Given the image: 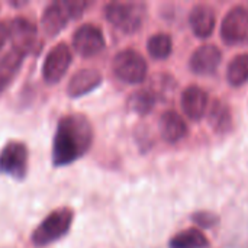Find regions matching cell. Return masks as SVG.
Here are the masks:
<instances>
[{"instance_id": "6da1fadb", "label": "cell", "mask_w": 248, "mask_h": 248, "mask_svg": "<svg viewBox=\"0 0 248 248\" xmlns=\"http://www.w3.org/2000/svg\"><path fill=\"white\" fill-rule=\"evenodd\" d=\"M93 142V128L84 115L64 116L52 142L54 166H67L87 153Z\"/></svg>"}, {"instance_id": "7a4b0ae2", "label": "cell", "mask_w": 248, "mask_h": 248, "mask_svg": "<svg viewBox=\"0 0 248 248\" xmlns=\"http://www.w3.org/2000/svg\"><path fill=\"white\" fill-rule=\"evenodd\" d=\"M106 19L125 33L137 32L147 16V6L141 1H110L105 7Z\"/></svg>"}, {"instance_id": "3957f363", "label": "cell", "mask_w": 248, "mask_h": 248, "mask_svg": "<svg viewBox=\"0 0 248 248\" xmlns=\"http://www.w3.org/2000/svg\"><path fill=\"white\" fill-rule=\"evenodd\" d=\"M89 6L87 1L81 0H61L52 1L42 13V29L48 36H55L61 32L68 19H77L84 13V9Z\"/></svg>"}, {"instance_id": "277c9868", "label": "cell", "mask_w": 248, "mask_h": 248, "mask_svg": "<svg viewBox=\"0 0 248 248\" xmlns=\"http://www.w3.org/2000/svg\"><path fill=\"white\" fill-rule=\"evenodd\" d=\"M74 214L68 208H61L51 212L33 231L32 234V244L36 247H45L61 237H64L71 224H73Z\"/></svg>"}, {"instance_id": "5b68a950", "label": "cell", "mask_w": 248, "mask_h": 248, "mask_svg": "<svg viewBox=\"0 0 248 248\" xmlns=\"http://www.w3.org/2000/svg\"><path fill=\"white\" fill-rule=\"evenodd\" d=\"M112 68L119 80L129 84H138L145 80L148 65L140 52L134 49H124L115 55Z\"/></svg>"}, {"instance_id": "8992f818", "label": "cell", "mask_w": 248, "mask_h": 248, "mask_svg": "<svg viewBox=\"0 0 248 248\" xmlns=\"http://www.w3.org/2000/svg\"><path fill=\"white\" fill-rule=\"evenodd\" d=\"M70 46L65 42H60L49 49L42 65V76L48 84L58 83L67 73L71 64Z\"/></svg>"}, {"instance_id": "52a82bcc", "label": "cell", "mask_w": 248, "mask_h": 248, "mask_svg": "<svg viewBox=\"0 0 248 248\" xmlns=\"http://www.w3.org/2000/svg\"><path fill=\"white\" fill-rule=\"evenodd\" d=\"M221 36L230 44H240L248 39V9L244 6L232 7L222 20Z\"/></svg>"}, {"instance_id": "ba28073f", "label": "cell", "mask_w": 248, "mask_h": 248, "mask_svg": "<svg viewBox=\"0 0 248 248\" xmlns=\"http://www.w3.org/2000/svg\"><path fill=\"white\" fill-rule=\"evenodd\" d=\"M28 170V150L22 142H9L0 153V173L23 179Z\"/></svg>"}, {"instance_id": "9c48e42d", "label": "cell", "mask_w": 248, "mask_h": 248, "mask_svg": "<svg viewBox=\"0 0 248 248\" xmlns=\"http://www.w3.org/2000/svg\"><path fill=\"white\" fill-rule=\"evenodd\" d=\"M9 38L13 46L12 49L26 55L35 48L36 26L25 17H15L9 25Z\"/></svg>"}, {"instance_id": "30bf717a", "label": "cell", "mask_w": 248, "mask_h": 248, "mask_svg": "<svg viewBox=\"0 0 248 248\" xmlns=\"http://www.w3.org/2000/svg\"><path fill=\"white\" fill-rule=\"evenodd\" d=\"M73 46L80 55L93 57L105 48V36L97 26L86 23L74 32Z\"/></svg>"}, {"instance_id": "8fae6325", "label": "cell", "mask_w": 248, "mask_h": 248, "mask_svg": "<svg viewBox=\"0 0 248 248\" xmlns=\"http://www.w3.org/2000/svg\"><path fill=\"white\" fill-rule=\"evenodd\" d=\"M222 61V52L218 46L212 44L201 45L190 57L189 67L198 76L214 74Z\"/></svg>"}, {"instance_id": "7c38bea8", "label": "cell", "mask_w": 248, "mask_h": 248, "mask_svg": "<svg viewBox=\"0 0 248 248\" xmlns=\"http://www.w3.org/2000/svg\"><path fill=\"white\" fill-rule=\"evenodd\" d=\"M182 109L192 121H201L208 109L209 96L199 86H189L182 93Z\"/></svg>"}, {"instance_id": "4fadbf2b", "label": "cell", "mask_w": 248, "mask_h": 248, "mask_svg": "<svg viewBox=\"0 0 248 248\" xmlns=\"http://www.w3.org/2000/svg\"><path fill=\"white\" fill-rule=\"evenodd\" d=\"M189 25L198 38H209L217 25L215 10L208 4H196L189 13Z\"/></svg>"}, {"instance_id": "5bb4252c", "label": "cell", "mask_w": 248, "mask_h": 248, "mask_svg": "<svg viewBox=\"0 0 248 248\" xmlns=\"http://www.w3.org/2000/svg\"><path fill=\"white\" fill-rule=\"evenodd\" d=\"M158 128H160V134L163 140L170 144L179 142L187 134V125L185 119L174 110H166L160 116Z\"/></svg>"}, {"instance_id": "9a60e30c", "label": "cell", "mask_w": 248, "mask_h": 248, "mask_svg": "<svg viewBox=\"0 0 248 248\" xmlns=\"http://www.w3.org/2000/svg\"><path fill=\"white\" fill-rule=\"evenodd\" d=\"M102 83V74L94 68L78 70L70 80L67 92L71 97H80L94 90Z\"/></svg>"}, {"instance_id": "2e32d148", "label": "cell", "mask_w": 248, "mask_h": 248, "mask_svg": "<svg viewBox=\"0 0 248 248\" xmlns=\"http://www.w3.org/2000/svg\"><path fill=\"white\" fill-rule=\"evenodd\" d=\"M208 121L215 132L227 134L232 129V113L227 103L215 99L208 112Z\"/></svg>"}, {"instance_id": "e0dca14e", "label": "cell", "mask_w": 248, "mask_h": 248, "mask_svg": "<svg viewBox=\"0 0 248 248\" xmlns=\"http://www.w3.org/2000/svg\"><path fill=\"white\" fill-rule=\"evenodd\" d=\"M23 57L25 55H22L20 52L10 49L0 58V93L10 84V81L17 74Z\"/></svg>"}, {"instance_id": "ac0fdd59", "label": "cell", "mask_w": 248, "mask_h": 248, "mask_svg": "<svg viewBox=\"0 0 248 248\" xmlns=\"http://www.w3.org/2000/svg\"><path fill=\"white\" fill-rule=\"evenodd\" d=\"M208 244L209 241L203 232L190 228L174 235L169 243V248H206Z\"/></svg>"}, {"instance_id": "d6986e66", "label": "cell", "mask_w": 248, "mask_h": 248, "mask_svg": "<svg viewBox=\"0 0 248 248\" xmlns=\"http://www.w3.org/2000/svg\"><path fill=\"white\" fill-rule=\"evenodd\" d=\"M227 80L231 86L240 87L248 81V54H240L231 60L227 68Z\"/></svg>"}, {"instance_id": "ffe728a7", "label": "cell", "mask_w": 248, "mask_h": 248, "mask_svg": "<svg viewBox=\"0 0 248 248\" xmlns=\"http://www.w3.org/2000/svg\"><path fill=\"white\" fill-rule=\"evenodd\" d=\"M148 54L155 60H166L171 55L173 41L167 33H155L147 42Z\"/></svg>"}, {"instance_id": "44dd1931", "label": "cell", "mask_w": 248, "mask_h": 248, "mask_svg": "<svg viewBox=\"0 0 248 248\" xmlns=\"http://www.w3.org/2000/svg\"><path fill=\"white\" fill-rule=\"evenodd\" d=\"M155 105V94L151 90L141 89L131 94L128 99V106L131 110H134L138 115H147L153 110Z\"/></svg>"}, {"instance_id": "7402d4cb", "label": "cell", "mask_w": 248, "mask_h": 248, "mask_svg": "<svg viewBox=\"0 0 248 248\" xmlns=\"http://www.w3.org/2000/svg\"><path fill=\"white\" fill-rule=\"evenodd\" d=\"M193 221L196 224H199L201 227H205V228H209L212 225L217 224V217L209 214V212H199V214H195L193 215Z\"/></svg>"}, {"instance_id": "603a6c76", "label": "cell", "mask_w": 248, "mask_h": 248, "mask_svg": "<svg viewBox=\"0 0 248 248\" xmlns=\"http://www.w3.org/2000/svg\"><path fill=\"white\" fill-rule=\"evenodd\" d=\"M7 38H9V25L4 22H0V49L6 44Z\"/></svg>"}]
</instances>
